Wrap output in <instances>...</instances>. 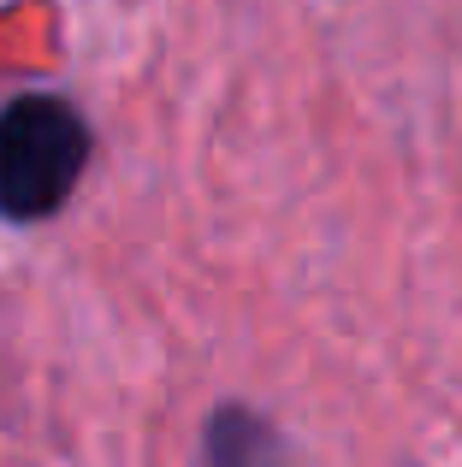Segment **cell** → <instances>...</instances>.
Instances as JSON below:
<instances>
[{
	"mask_svg": "<svg viewBox=\"0 0 462 467\" xmlns=\"http://www.w3.org/2000/svg\"><path fill=\"white\" fill-rule=\"evenodd\" d=\"M89 166V125L59 95H18L0 107V219L36 225L59 213Z\"/></svg>",
	"mask_w": 462,
	"mask_h": 467,
	"instance_id": "6da1fadb",
	"label": "cell"
},
{
	"mask_svg": "<svg viewBox=\"0 0 462 467\" xmlns=\"http://www.w3.org/2000/svg\"><path fill=\"white\" fill-rule=\"evenodd\" d=\"M202 467H285V438L267 414L226 402L202 426Z\"/></svg>",
	"mask_w": 462,
	"mask_h": 467,
	"instance_id": "7a4b0ae2",
	"label": "cell"
}]
</instances>
